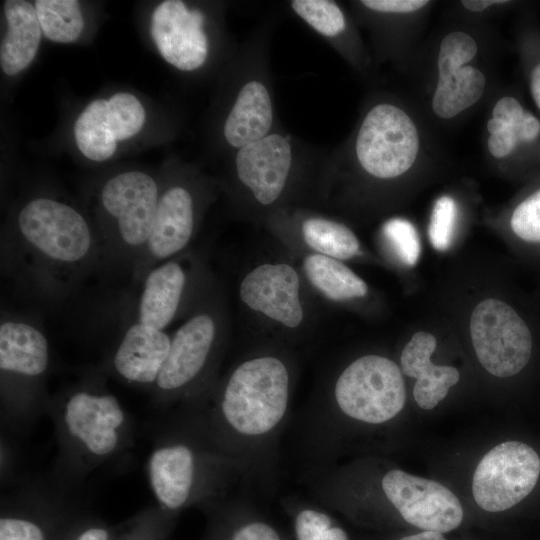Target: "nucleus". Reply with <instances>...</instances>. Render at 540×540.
<instances>
[{
	"instance_id": "31",
	"label": "nucleus",
	"mask_w": 540,
	"mask_h": 540,
	"mask_svg": "<svg viewBox=\"0 0 540 540\" xmlns=\"http://www.w3.org/2000/svg\"><path fill=\"white\" fill-rule=\"evenodd\" d=\"M456 216V203L451 197L443 196L435 202L428 228V236L436 250L445 251L450 247Z\"/></svg>"
},
{
	"instance_id": "17",
	"label": "nucleus",
	"mask_w": 540,
	"mask_h": 540,
	"mask_svg": "<svg viewBox=\"0 0 540 540\" xmlns=\"http://www.w3.org/2000/svg\"><path fill=\"white\" fill-rule=\"evenodd\" d=\"M125 327L113 357L115 370L131 382L155 383L168 356L171 337L165 330L139 322H125Z\"/></svg>"
},
{
	"instance_id": "16",
	"label": "nucleus",
	"mask_w": 540,
	"mask_h": 540,
	"mask_svg": "<svg viewBox=\"0 0 540 540\" xmlns=\"http://www.w3.org/2000/svg\"><path fill=\"white\" fill-rule=\"evenodd\" d=\"M123 420L122 409L112 395L79 391L69 398L66 405L65 421L69 432L97 455H106L114 450L116 429Z\"/></svg>"
},
{
	"instance_id": "22",
	"label": "nucleus",
	"mask_w": 540,
	"mask_h": 540,
	"mask_svg": "<svg viewBox=\"0 0 540 540\" xmlns=\"http://www.w3.org/2000/svg\"><path fill=\"white\" fill-rule=\"evenodd\" d=\"M304 271L312 286L330 300L343 301L367 294V284L340 260L310 254L304 259Z\"/></svg>"
},
{
	"instance_id": "30",
	"label": "nucleus",
	"mask_w": 540,
	"mask_h": 540,
	"mask_svg": "<svg viewBox=\"0 0 540 540\" xmlns=\"http://www.w3.org/2000/svg\"><path fill=\"white\" fill-rule=\"evenodd\" d=\"M383 234L398 258L406 265L414 266L421 253L418 233L411 222L401 218L387 221Z\"/></svg>"
},
{
	"instance_id": "14",
	"label": "nucleus",
	"mask_w": 540,
	"mask_h": 540,
	"mask_svg": "<svg viewBox=\"0 0 540 540\" xmlns=\"http://www.w3.org/2000/svg\"><path fill=\"white\" fill-rule=\"evenodd\" d=\"M236 171L239 180L263 205L272 204L282 193L292 163L289 140L280 134L266 137L240 148Z\"/></svg>"
},
{
	"instance_id": "29",
	"label": "nucleus",
	"mask_w": 540,
	"mask_h": 540,
	"mask_svg": "<svg viewBox=\"0 0 540 540\" xmlns=\"http://www.w3.org/2000/svg\"><path fill=\"white\" fill-rule=\"evenodd\" d=\"M477 43L467 33L455 31L447 34L440 44L438 70L440 78L454 74L470 62L477 53Z\"/></svg>"
},
{
	"instance_id": "1",
	"label": "nucleus",
	"mask_w": 540,
	"mask_h": 540,
	"mask_svg": "<svg viewBox=\"0 0 540 540\" xmlns=\"http://www.w3.org/2000/svg\"><path fill=\"white\" fill-rule=\"evenodd\" d=\"M1 268L21 292L52 304L70 297L105 266L92 221L67 202L37 196L3 231Z\"/></svg>"
},
{
	"instance_id": "43",
	"label": "nucleus",
	"mask_w": 540,
	"mask_h": 540,
	"mask_svg": "<svg viewBox=\"0 0 540 540\" xmlns=\"http://www.w3.org/2000/svg\"><path fill=\"white\" fill-rule=\"evenodd\" d=\"M108 534L106 530L100 528H92L85 531L77 540H107Z\"/></svg>"
},
{
	"instance_id": "11",
	"label": "nucleus",
	"mask_w": 540,
	"mask_h": 540,
	"mask_svg": "<svg viewBox=\"0 0 540 540\" xmlns=\"http://www.w3.org/2000/svg\"><path fill=\"white\" fill-rule=\"evenodd\" d=\"M204 20L200 11L189 10L182 1L160 3L152 14L150 33L163 59L182 71L202 66L208 52Z\"/></svg>"
},
{
	"instance_id": "21",
	"label": "nucleus",
	"mask_w": 540,
	"mask_h": 540,
	"mask_svg": "<svg viewBox=\"0 0 540 540\" xmlns=\"http://www.w3.org/2000/svg\"><path fill=\"white\" fill-rule=\"evenodd\" d=\"M193 475V455L186 446L158 449L149 460L153 491L159 501L170 509L180 507L187 500Z\"/></svg>"
},
{
	"instance_id": "44",
	"label": "nucleus",
	"mask_w": 540,
	"mask_h": 540,
	"mask_svg": "<svg viewBox=\"0 0 540 540\" xmlns=\"http://www.w3.org/2000/svg\"><path fill=\"white\" fill-rule=\"evenodd\" d=\"M511 126L497 118H491L487 123L490 134H496L510 128ZM513 128V127H512ZM515 129V128H514Z\"/></svg>"
},
{
	"instance_id": "7",
	"label": "nucleus",
	"mask_w": 540,
	"mask_h": 540,
	"mask_svg": "<svg viewBox=\"0 0 540 540\" xmlns=\"http://www.w3.org/2000/svg\"><path fill=\"white\" fill-rule=\"evenodd\" d=\"M418 150L417 128L401 108L383 103L367 113L356 140V155L367 173L398 177L413 165Z\"/></svg>"
},
{
	"instance_id": "41",
	"label": "nucleus",
	"mask_w": 540,
	"mask_h": 540,
	"mask_svg": "<svg viewBox=\"0 0 540 540\" xmlns=\"http://www.w3.org/2000/svg\"><path fill=\"white\" fill-rule=\"evenodd\" d=\"M505 1H497V0H464L462 1L463 6L473 12H480L485 10L486 8L498 4V3H504Z\"/></svg>"
},
{
	"instance_id": "42",
	"label": "nucleus",
	"mask_w": 540,
	"mask_h": 540,
	"mask_svg": "<svg viewBox=\"0 0 540 540\" xmlns=\"http://www.w3.org/2000/svg\"><path fill=\"white\" fill-rule=\"evenodd\" d=\"M399 540H446L440 532L422 531L418 534L403 537Z\"/></svg>"
},
{
	"instance_id": "10",
	"label": "nucleus",
	"mask_w": 540,
	"mask_h": 540,
	"mask_svg": "<svg viewBox=\"0 0 540 540\" xmlns=\"http://www.w3.org/2000/svg\"><path fill=\"white\" fill-rule=\"evenodd\" d=\"M196 225L191 191L179 184L160 191L153 229L146 249L130 275L137 283L152 267L179 255L189 244Z\"/></svg>"
},
{
	"instance_id": "19",
	"label": "nucleus",
	"mask_w": 540,
	"mask_h": 540,
	"mask_svg": "<svg viewBox=\"0 0 540 540\" xmlns=\"http://www.w3.org/2000/svg\"><path fill=\"white\" fill-rule=\"evenodd\" d=\"M4 15L7 30L0 46V66L6 75L14 76L33 61L43 33L30 2L7 0Z\"/></svg>"
},
{
	"instance_id": "34",
	"label": "nucleus",
	"mask_w": 540,
	"mask_h": 540,
	"mask_svg": "<svg viewBox=\"0 0 540 540\" xmlns=\"http://www.w3.org/2000/svg\"><path fill=\"white\" fill-rule=\"evenodd\" d=\"M0 540H44L40 528L21 519L0 520Z\"/></svg>"
},
{
	"instance_id": "37",
	"label": "nucleus",
	"mask_w": 540,
	"mask_h": 540,
	"mask_svg": "<svg viewBox=\"0 0 540 540\" xmlns=\"http://www.w3.org/2000/svg\"><path fill=\"white\" fill-rule=\"evenodd\" d=\"M521 104L513 97H503L495 104L492 116L516 128L524 114Z\"/></svg>"
},
{
	"instance_id": "2",
	"label": "nucleus",
	"mask_w": 540,
	"mask_h": 540,
	"mask_svg": "<svg viewBox=\"0 0 540 540\" xmlns=\"http://www.w3.org/2000/svg\"><path fill=\"white\" fill-rule=\"evenodd\" d=\"M160 191L157 180L139 170L117 173L102 184L92 223L105 269L132 274L150 238Z\"/></svg>"
},
{
	"instance_id": "24",
	"label": "nucleus",
	"mask_w": 540,
	"mask_h": 540,
	"mask_svg": "<svg viewBox=\"0 0 540 540\" xmlns=\"http://www.w3.org/2000/svg\"><path fill=\"white\" fill-rule=\"evenodd\" d=\"M107 99L91 101L74 124V138L79 151L89 160L103 162L113 156L117 141L107 121Z\"/></svg>"
},
{
	"instance_id": "15",
	"label": "nucleus",
	"mask_w": 540,
	"mask_h": 540,
	"mask_svg": "<svg viewBox=\"0 0 540 540\" xmlns=\"http://www.w3.org/2000/svg\"><path fill=\"white\" fill-rule=\"evenodd\" d=\"M43 327L36 317L2 312L0 369L3 373L34 378L46 371L49 344Z\"/></svg>"
},
{
	"instance_id": "13",
	"label": "nucleus",
	"mask_w": 540,
	"mask_h": 540,
	"mask_svg": "<svg viewBox=\"0 0 540 540\" xmlns=\"http://www.w3.org/2000/svg\"><path fill=\"white\" fill-rule=\"evenodd\" d=\"M299 288V276L292 266L266 263L257 266L243 278L240 298L252 310L295 328L303 320Z\"/></svg>"
},
{
	"instance_id": "25",
	"label": "nucleus",
	"mask_w": 540,
	"mask_h": 540,
	"mask_svg": "<svg viewBox=\"0 0 540 540\" xmlns=\"http://www.w3.org/2000/svg\"><path fill=\"white\" fill-rule=\"evenodd\" d=\"M306 244L318 254L337 260L353 258L360 252L356 235L345 225L326 218L312 217L302 224Z\"/></svg>"
},
{
	"instance_id": "20",
	"label": "nucleus",
	"mask_w": 540,
	"mask_h": 540,
	"mask_svg": "<svg viewBox=\"0 0 540 540\" xmlns=\"http://www.w3.org/2000/svg\"><path fill=\"white\" fill-rule=\"evenodd\" d=\"M273 121L271 98L259 81H249L240 89L224 124V137L242 148L266 137Z\"/></svg>"
},
{
	"instance_id": "4",
	"label": "nucleus",
	"mask_w": 540,
	"mask_h": 540,
	"mask_svg": "<svg viewBox=\"0 0 540 540\" xmlns=\"http://www.w3.org/2000/svg\"><path fill=\"white\" fill-rule=\"evenodd\" d=\"M334 395L338 407L348 417L381 424L393 419L405 405L403 373L386 357L365 355L343 370Z\"/></svg>"
},
{
	"instance_id": "27",
	"label": "nucleus",
	"mask_w": 540,
	"mask_h": 540,
	"mask_svg": "<svg viewBox=\"0 0 540 540\" xmlns=\"http://www.w3.org/2000/svg\"><path fill=\"white\" fill-rule=\"evenodd\" d=\"M106 112L110 130L117 142L138 134L146 120L140 100L127 92L115 93L107 99Z\"/></svg>"
},
{
	"instance_id": "12",
	"label": "nucleus",
	"mask_w": 540,
	"mask_h": 540,
	"mask_svg": "<svg viewBox=\"0 0 540 540\" xmlns=\"http://www.w3.org/2000/svg\"><path fill=\"white\" fill-rule=\"evenodd\" d=\"M214 313L200 310L189 317L171 337L168 356L155 382L163 391L191 383L204 369L218 336Z\"/></svg>"
},
{
	"instance_id": "35",
	"label": "nucleus",
	"mask_w": 540,
	"mask_h": 540,
	"mask_svg": "<svg viewBox=\"0 0 540 540\" xmlns=\"http://www.w3.org/2000/svg\"><path fill=\"white\" fill-rule=\"evenodd\" d=\"M361 3L374 11L384 13H410L423 8L425 0H364Z\"/></svg>"
},
{
	"instance_id": "18",
	"label": "nucleus",
	"mask_w": 540,
	"mask_h": 540,
	"mask_svg": "<svg viewBox=\"0 0 540 540\" xmlns=\"http://www.w3.org/2000/svg\"><path fill=\"white\" fill-rule=\"evenodd\" d=\"M437 345L436 338L425 331L416 332L401 353V371L415 378L413 396L424 410L435 408L460 379L459 371L452 366L435 365L431 355Z\"/></svg>"
},
{
	"instance_id": "32",
	"label": "nucleus",
	"mask_w": 540,
	"mask_h": 540,
	"mask_svg": "<svg viewBox=\"0 0 540 540\" xmlns=\"http://www.w3.org/2000/svg\"><path fill=\"white\" fill-rule=\"evenodd\" d=\"M510 226L513 233L522 241L540 242V189L516 206L510 219Z\"/></svg>"
},
{
	"instance_id": "5",
	"label": "nucleus",
	"mask_w": 540,
	"mask_h": 540,
	"mask_svg": "<svg viewBox=\"0 0 540 540\" xmlns=\"http://www.w3.org/2000/svg\"><path fill=\"white\" fill-rule=\"evenodd\" d=\"M470 334L483 368L499 378L520 373L533 352V334L524 318L508 303L494 298L481 301L470 318Z\"/></svg>"
},
{
	"instance_id": "39",
	"label": "nucleus",
	"mask_w": 540,
	"mask_h": 540,
	"mask_svg": "<svg viewBox=\"0 0 540 540\" xmlns=\"http://www.w3.org/2000/svg\"><path fill=\"white\" fill-rule=\"evenodd\" d=\"M515 131L519 142H531L540 133V122L531 113L525 111Z\"/></svg>"
},
{
	"instance_id": "38",
	"label": "nucleus",
	"mask_w": 540,
	"mask_h": 540,
	"mask_svg": "<svg viewBox=\"0 0 540 540\" xmlns=\"http://www.w3.org/2000/svg\"><path fill=\"white\" fill-rule=\"evenodd\" d=\"M231 540H280V538L271 526L253 522L240 528Z\"/></svg>"
},
{
	"instance_id": "9",
	"label": "nucleus",
	"mask_w": 540,
	"mask_h": 540,
	"mask_svg": "<svg viewBox=\"0 0 540 540\" xmlns=\"http://www.w3.org/2000/svg\"><path fill=\"white\" fill-rule=\"evenodd\" d=\"M184 261L174 256L152 267L132 285L125 322L165 330L179 316L191 282V271Z\"/></svg>"
},
{
	"instance_id": "23",
	"label": "nucleus",
	"mask_w": 540,
	"mask_h": 540,
	"mask_svg": "<svg viewBox=\"0 0 540 540\" xmlns=\"http://www.w3.org/2000/svg\"><path fill=\"white\" fill-rule=\"evenodd\" d=\"M485 85L486 79L480 70L464 66L454 74L439 79L432 98V109L440 118H452L475 104L483 95Z\"/></svg>"
},
{
	"instance_id": "8",
	"label": "nucleus",
	"mask_w": 540,
	"mask_h": 540,
	"mask_svg": "<svg viewBox=\"0 0 540 540\" xmlns=\"http://www.w3.org/2000/svg\"><path fill=\"white\" fill-rule=\"evenodd\" d=\"M382 488L402 518L423 531L446 533L463 520L459 499L437 481L393 469L384 475Z\"/></svg>"
},
{
	"instance_id": "33",
	"label": "nucleus",
	"mask_w": 540,
	"mask_h": 540,
	"mask_svg": "<svg viewBox=\"0 0 540 540\" xmlns=\"http://www.w3.org/2000/svg\"><path fill=\"white\" fill-rule=\"evenodd\" d=\"M298 540H348L346 532L332 526L331 518L316 510H303L295 520Z\"/></svg>"
},
{
	"instance_id": "40",
	"label": "nucleus",
	"mask_w": 540,
	"mask_h": 540,
	"mask_svg": "<svg viewBox=\"0 0 540 540\" xmlns=\"http://www.w3.org/2000/svg\"><path fill=\"white\" fill-rule=\"evenodd\" d=\"M530 88L533 99L540 109V63L532 71Z\"/></svg>"
},
{
	"instance_id": "28",
	"label": "nucleus",
	"mask_w": 540,
	"mask_h": 540,
	"mask_svg": "<svg viewBox=\"0 0 540 540\" xmlns=\"http://www.w3.org/2000/svg\"><path fill=\"white\" fill-rule=\"evenodd\" d=\"M291 7L299 17L324 36H336L345 28L344 14L333 1L294 0Z\"/></svg>"
},
{
	"instance_id": "3",
	"label": "nucleus",
	"mask_w": 540,
	"mask_h": 540,
	"mask_svg": "<svg viewBox=\"0 0 540 540\" xmlns=\"http://www.w3.org/2000/svg\"><path fill=\"white\" fill-rule=\"evenodd\" d=\"M289 398V374L276 357L247 360L231 374L222 399L229 425L246 436L272 431L285 416Z\"/></svg>"
},
{
	"instance_id": "6",
	"label": "nucleus",
	"mask_w": 540,
	"mask_h": 540,
	"mask_svg": "<svg viewBox=\"0 0 540 540\" xmlns=\"http://www.w3.org/2000/svg\"><path fill=\"white\" fill-rule=\"evenodd\" d=\"M540 476V457L528 444L510 440L489 450L472 478L477 505L488 512L510 509L535 488Z\"/></svg>"
},
{
	"instance_id": "36",
	"label": "nucleus",
	"mask_w": 540,
	"mask_h": 540,
	"mask_svg": "<svg viewBox=\"0 0 540 540\" xmlns=\"http://www.w3.org/2000/svg\"><path fill=\"white\" fill-rule=\"evenodd\" d=\"M518 138L514 128L490 134L487 145L490 153L496 158H503L510 154L518 143Z\"/></svg>"
},
{
	"instance_id": "26",
	"label": "nucleus",
	"mask_w": 540,
	"mask_h": 540,
	"mask_svg": "<svg viewBox=\"0 0 540 540\" xmlns=\"http://www.w3.org/2000/svg\"><path fill=\"white\" fill-rule=\"evenodd\" d=\"M43 35L57 43H70L81 35L84 18L76 0H37L34 3Z\"/></svg>"
}]
</instances>
